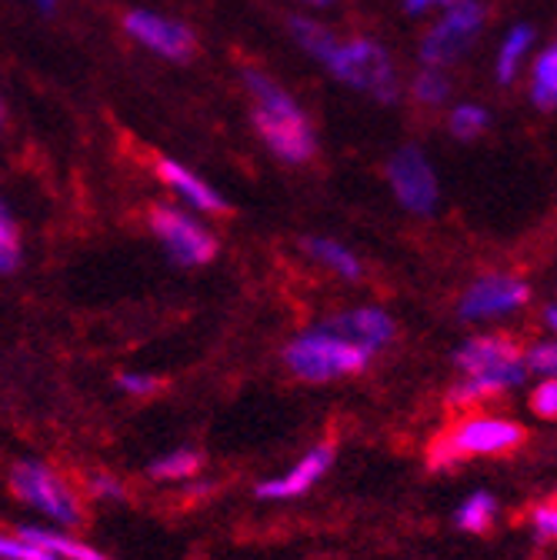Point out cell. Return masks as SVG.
I'll use <instances>...</instances> for the list:
<instances>
[{
  "mask_svg": "<svg viewBox=\"0 0 557 560\" xmlns=\"http://www.w3.org/2000/svg\"><path fill=\"white\" fill-rule=\"evenodd\" d=\"M454 368L461 381L448 390V400L451 407H471L518 387L527 377V354L508 334H480L457 347Z\"/></svg>",
  "mask_w": 557,
  "mask_h": 560,
  "instance_id": "cell-1",
  "label": "cell"
},
{
  "mask_svg": "<svg viewBox=\"0 0 557 560\" xmlns=\"http://www.w3.org/2000/svg\"><path fill=\"white\" fill-rule=\"evenodd\" d=\"M244 84L254 97V127L264 144L288 164H304L314 158V127L298 107V101L277 88L260 70H244Z\"/></svg>",
  "mask_w": 557,
  "mask_h": 560,
  "instance_id": "cell-2",
  "label": "cell"
},
{
  "mask_svg": "<svg viewBox=\"0 0 557 560\" xmlns=\"http://www.w3.org/2000/svg\"><path fill=\"white\" fill-rule=\"evenodd\" d=\"M374 358V350L347 340L340 334H334L330 327L317 324L311 330H304L301 337H294L285 350L288 368L311 384H327L337 377H355L361 374Z\"/></svg>",
  "mask_w": 557,
  "mask_h": 560,
  "instance_id": "cell-3",
  "label": "cell"
},
{
  "mask_svg": "<svg viewBox=\"0 0 557 560\" xmlns=\"http://www.w3.org/2000/svg\"><path fill=\"white\" fill-rule=\"evenodd\" d=\"M524 444V428L504 417H464L461 424L444 431L431 451L428 464L431 470H451L461 460L487 457V454H508Z\"/></svg>",
  "mask_w": 557,
  "mask_h": 560,
  "instance_id": "cell-4",
  "label": "cell"
},
{
  "mask_svg": "<svg viewBox=\"0 0 557 560\" xmlns=\"http://www.w3.org/2000/svg\"><path fill=\"white\" fill-rule=\"evenodd\" d=\"M324 67L340 84L355 88V91H368L381 104L397 101V70L378 40H368V37L344 40L334 47V54L324 60Z\"/></svg>",
  "mask_w": 557,
  "mask_h": 560,
  "instance_id": "cell-5",
  "label": "cell"
},
{
  "mask_svg": "<svg viewBox=\"0 0 557 560\" xmlns=\"http://www.w3.org/2000/svg\"><path fill=\"white\" fill-rule=\"evenodd\" d=\"M11 487L27 508L47 514L54 524H60V527H81L84 524V511H81L78 494L67 487V480L54 467H47L40 460H21L11 467Z\"/></svg>",
  "mask_w": 557,
  "mask_h": 560,
  "instance_id": "cell-6",
  "label": "cell"
},
{
  "mask_svg": "<svg viewBox=\"0 0 557 560\" xmlns=\"http://www.w3.org/2000/svg\"><path fill=\"white\" fill-rule=\"evenodd\" d=\"M151 231L164 244L167 257L181 267H200L207 260H214V254H218L214 234L200 228L190 214H184L177 207L158 203L151 210Z\"/></svg>",
  "mask_w": 557,
  "mask_h": 560,
  "instance_id": "cell-7",
  "label": "cell"
},
{
  "mask_svg": "<svg viewBox=\"0 0 557 560\" xmlns=\"http://www.w3.org/2000/svg\"><path fill=\"white\" fill-rule=\"evenodd\" d=\"M480 27H484V4L480 0H454V4L448 8V14L434 24V31H428V37L421 40V60L428 67L454 63L474 44Z\"/></svg>",
  "mask_w": 557,
  "mask_h": 560,
  "instance_id": "cell-8",
  "label": "cell"
},
{
  "mask_svg": "<svg viewBox=\"0 0 557 560\" xmlns=\"http://www.w3.org/2000/svg\"><path fill=\"white\" fill-rule=\"evenodd\" d=\"M387 180H391L394 197L410 210V214H431L438 207V197H441L438 174L421 148H401L387 161Z\"/></svg>",
  "mask_w": 557,
  "mask_h": 560,
  "instance_id": "cell-9",
  "label": "cell"
},
{
  "mask_svg": "<svg viewBox=\"0 0 557 560\" xmlns=\"http://www.w3.org/2000/svg\"><path fill=\"white\" fill-rule=\"evenodd\" d=\"M531 301V288L514 273H484L464 291L461 298V317L464 320H491L514 314Z\"/></svg>",
  "mask_w": 557,
  "mask_h": 560,
  "instance_id": "cell-10",
  "label": "cell"
},
{
  "mask_svg": "<svg viewBox=\"0 0 557 560\" xmlns=\"http://www.w3.org/2000/svg\"><path fill=\"white\" fill-rule=\"evenodd\" d=\"M124 31L137 44H144L148 50H154L167 60H190V54H194V34L184 24L164 18V14H154V11H127Z\"/></svg>",
  "mask_w": 557,
  "mask_h": 560,
  "instance_id": "cell-11",
  "label": "cell"
},
{
  "mask_svg": "<svg viewBox=\"0 0 557 560\" xmlns=\"http://www.w3.org/2000/svg\"><path fill=\"white\" fill-rule=\"evenodd\" d=\"M330 464H334V447H330V444L311 447L288 474L270 477V480L257 483L254 494H257L260 501H294V498L307 494V490L330 470Z\"/></svg>",
  "mask_w": 557,
  "mask_h": 560,
  "instance_id": "cell-12",
  "label": "cell"
},
{
  "mask_svg": "<svg viewBox=\"0 0 557 560\" xmlns=\"http://www.w3.org/2000/svg\"><path fill=\"white\" fill-rule=\"evenodd\" d=\"M324 327H330L334 334L355 340L368 350H381L384 343L394 340V320L381 307H355V311L334 314L324 320Z\"/></svg>",
  "mask_w": 557,
  "mask_h": 560,
  "instance_id": "cell-13",
  "label": "cell"
},
{
  "mask_svg": "<svg viewBox=\"0 0 557 560\" xmlns=\"http://www.w3.org/2000/svg\"><path fill=\"white\" fill-rule=\"evenodd\" d=\"M158 174H161V180H164L181 200H187L190 207L204 210V214H224V210H228V200H224L211 184H204L197 174H190L184 164L161 158V161H158Z\"/></svg>",
  "mask_w": 557,
  "mask_h": 560,
  "instance_id": "cell-14",
  "label": "cell"
},
{
  "mask_svg": "<svg viewBox=\"0 0 557 560\" xmlns=\"http://www.w3.org/2000/svg\"><path fill=\"white\" fill-rule=\"evenodd\" d=\"M18 537H27V540H34V544L54 550V553L63 557V560H111L107 553H101V550H94V547L74 540V537L57 534V530H47V527H34V524L18 527Z\"/></svg>",
  "mask_w": 557,
  "mask_h": 560,
  "instance_id": "cell-15",
  "label": "cell"
},
{
  "mask_svg": "<svg viewBox=\"0 0 557 560\" xmlns=\"http://www.w3.org/2000/svg\"><path fill=\"white\" fill-rule=\"evenodd\" d=\"M301 247H304V254H311L314 260H321L324 267H330L344 280H358L361 277V260L344 244L330 241V237H304Z\"/></svg>",
  "mask_w": 557,
  "mask_h": 560,
  "instance_id": "cell-16",
  "label": "cell"
},
{
  "mask_svg": "<svg viewBox=\"0 0 557 560\" xmlns=\"http://www.w3.org/2000/svg\"><path fill=\"white\" fill-rule=\"evenodd\" d=\"M495 521H498V501H495V494H487V490H474V494L454 514V524L474 537L491 530Z\"/></svg>",
  "mask_w": 557,
  "mask_h": 560,
  "instance_id": "cell-17",
  "label": "cell"
},
{
  "mask_svg": "<svg viewBox=\"0 0 557 560\" xmlns=\"http://www.w3.org/2000/svg\"><path fill=\"white\" fill-rule=\"evenodd\" d=\"M531 101H534L541 110H554V107H557V44L547 47V50L534 60Z\"/></svg>",
  "mask_w": 557,
  "mask_h": 560,
  "instance_id": "cell-18",
  "label": "cell"
},
{
  "mask_svg": "<svg viewBox=\"0 0 557 560\" xmlns=\"http://www.w3.org/2000/svg\"><path fill=\"white\" fill-rule=\"evenodd\" d=\"M531 27L527 24H518L508 31V37L501 40V50H498V81L501 84H511L518 78V70H521V60L527 57L531 50Z\"/></svg>",
  "mask_w": 557,
  "mask_h": 560,
  "instance_id": "cell-19",
  "label": "cell"
},
{
  "mask_svg": "<svg viewBox=\"0 0 557 560\" xmlns=\"http://www.w3.org/2000/svg\"><path fill=\"white\" fill-rule=\"evenodd\" d=\"M197 470H200V454L190 451V447L171 451V454L158 457V460L148 467V474H151L154 480H187V477H194Z\"/></svg>",
  "mask_w": 557,
  "mask_h": 560,
  "instance_id": "cell-20",
  "label": "cell"
},
{
  "mask_svg": "<svg viewBox=\"0 0 557 560\" xmlns=\"http://www.w3.org/2000/svg\"><path fill=\"white\" fill-rule=\"evenodd\" d=\"M291 31H294V40L311 54V57H317L321 63L334 54V47H337V37L327 31V27H321V24H314V21H307V18H294L291 21Z\"/></svg>",
  "mask_w": 557,
  "mask_h": 560,
  "instance_id": "cell-21",
  "label": "cell"
},
{
  "mask_svg": "<svg viewBox=\"0 0 557 560\" xmlns=\"http://www.w3.org/2000/svg\"><path fill=\"white\" fill-rule=\"evenodd\" d=\"M448 94H451V84H448L441 67H428V70H421V74L414 78V97L421 101V104H428V107L444 104Z\"/></svg>",
  "mask_w": 557,
  "mask_h": 560,
  "instance_id": "cell-22",
  "label": "cell"
},
{
  "mask_svg": "<svg viewBox=\"0 0 557 560\" xmlns=\"http://www.w3.org/2000/svg\"><path fill=\"white\" fill-rule=\"evenodd\" d=\"M18 264H21V231L14 224V214L4 207V214H0V270L14 273Z\"/></svg>",
  "mask_w": 557,
  "mask_h": 560,
  "instance_id": "cell-23",
  "label": "cell"
},
{
  "mask_svg": "<svg viewBox=\"0 0 557 560\" xmlns=\"http://www.w3.org/2000/svg\"><path fill=\"white\" fill-rule=\"evenodd\" d=\"M487 127V110L477 104H461L451 110V133L457 140H474Z\"/></svg>",
  "mask_w": 557,
  "mask_h": 560,
  "instance_id": "cell-24",
  "label": "cell"
},
{
  "mask_svg": "<svg viewBox=\"0 0 557 560\" xmlns=\"http://www.w3.org/2000/svg\"><path fill=\"white\" fill-rule=\"evenodd\" d=\"M0 557H4V560H63L54 550H47V547H40V544H34L27 537H18V534L0 540Z\"/></svg>",
  "mask_w": 557,
  "mask_h": 560,
  "instance_id": "cell-25",
  "label": "cell"
},
{
  "mask_svg": "<svg viewBox=\"0 0 557 560\" xmlns=\"http://www.w3.org/2000/svg\"><path fill=\"white\" fill-rule=\"evenodd\" d=\"M527 371L537 377H557V340H537L527 350Z\"/></svg>",
  "mask_w": 557,
  "mask_h": 560,
  "instance_id": "cell-26",
  "label": "cell"
},
{
  "mask_svg": "<svg viewBox=\"0 0 557 560\" xmlns=\"http://www.w3.org/2000/svg\"><path fill=\"white\" fill-rule=\"evenodd\" d=\"M531 410L544 420H557V377H544L531 390Z\"/></svg>",
  "mask_w": 557,
  "mask_h": 560,
  "instance_id": "cell-27",
  "label": "cell"
},
{
  "mask_svg": "<svg viewBox=\"0 0 557 560\" xmlns=\"http://www.w3.org/2000/svg\"><path fill=\"white\" fill-rule=\"evenodd\" d=\"M531 527H534V537L537 540H557V501H544L534 508L531 514Z\"/></svg>",
  "mask_w": 557,
  "mask_h": 560,
  "instance_id": "cell-28",
  "label": "cell"
},
{
  "mask_svg": "<svg viewBox=\"0 0 557 560\" xmlns=\"http://www.w3.org/2000/svg\"><path fill=\"white\" fill-rule=\"evenodd\" d=\"M88 490H91L94 498H101V501H124L127 498V487L117 477H111V474H91Z\"/></svg>",
  "mask_w": 557,
  "mask_h": 560,
  "instance_id": "cell-29",
  "label": "cell"
},
{
  "mask_svg": "<svg viewBox=\"0 0 557 560\" xmlns=\"http://www.w3.org/2000/svg\"><path fill=\"white\" fill-rule=\"evenodd\" d=\"M117 387L127 390V394H134V397H148V394L158 390V377H151V374H120L117 377Z\"/></svg>",
  "mask_w": 557,
  "mask_h": 560,
  "instance_id": "cell-30",
  "label": "cell"
},
{
  "mask_svg": "<svg viewBox=\"0 0 557 560\" xmlns=\"http://www.w3.org/2000/svg\"><path fill=\"white\" fill-rule=\"evenodd\" d=\"M434 4H441V8H451L454 0H404V8H407L410 14H421V11H428V8H434Z\"/></svg>",
  "mask_w": 557,
  "mask_h": 560,
  "instance_id": "cell-31",
  "label": "cell"
},
{
  "mask_svg": "<svg viewBox=\"0 0 557 560\" xmlns=\"http://www.w3.org/2000/svg\"><path fill=\"white\" fill-rule=\"evenodd\" d=\"M544 324L557 334V304H550V307L544 311Z\"/></svg>",
  "mask_w": 557,
  "mask_h": 560,
  "instance_id": "cell-32",
  "label": "cell"
},
{
  "mask_svg": "<svg viewBox=\"0 0 557 560\" xmlns=\"http://www.w3.org/2000/svg\"><path fill=\"white\" fill-rule=\"evenodd\" d=\"M301 4H311V8H330L334 0H301Z\"/></svg>",
  "mask_w": 557,
  "mask_h": 560,
  "instance_id": "cell-33",
  "label": "cell"
},
{
  "mask_svg": "<svg viewBox=\"0 0 557 560\" xmlns=\"http://www.w3.org/2000/svg\"><path fill=\"white\" fill-rule=\"evenodd\" d=\"M34 4H37V8H44V11H50V8L57 4V0H34Z\"/></svg>",
  "mask_w": 557,
  "mask_h": 560,
  "instance_id": "cell-34",
  "label": "cell"
}]
</instances>
